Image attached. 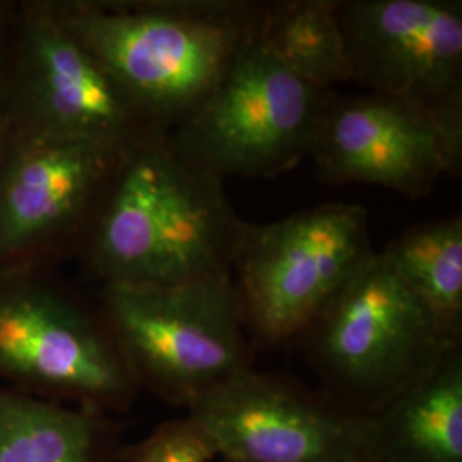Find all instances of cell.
<instances>
[{
    "instance_id": "cell-19",
    "label": "cell",
    "mask_w": 462,
    "mask_h": 462,
    "mask_svg": "<svg viewBox=\"0 0 462 462\" xmlns=\"http://www.w3.org/2000/svg\"><path fill=\"white\" fill-rule=\"evenodd\" d=\"M5 137H7V124H5V118H4L2 112H0V152H2V148H4Z\"/></svg>"
},
{
    "instance_id": "cell-8",
    "label": "cell",
    "mask_w": 462,
    "mask_h": 462,
    "mask_svg": "<svg viewBox=\"0 0 462 462\" xmlns=\"http://www.w3.org/2000/svg\"><path fill=\"white\" fill-rule=\"evenodd\" d=\"M332 95L300 81L255 36L166 139L223 180L278 177L310 156Z\"/></svg>"
},
{
    "instance_id": "cell-7",
    "label": "cell",
    "mask_w": 462,
    "mask_h": 462,
    "mask_svg": "<svg viewBox=\"0 0 462 462\" xmlns=\"http://www.w3.org/2000/svg\"><path fill=\"white\" fill-rule=\"evenodd\" d=\"M368 213L328 202L244 225L231 278L254 346H300L334 295L374 255Z\"/></svg>"
},
{
    "instance_id": "cell-13",
    "label": "cell",
    "mask_w": 462,
    "mask_h": 462,
    "mask_svg": "<svg viewBox=\"0 0 462 462\" xmlns=\"http://www.w3.org/2000/svg\"><path fill=\"white\" fill-rule=\"evenodd\" d=\"M114 414L0 389V462H118Z\"/></svg>"
},
{
    "instance_id": "cell-14",
    "label": "cell",
    "mask_w": 462,
    "mask_h": 462,
    "mask_svg": "<svg viewBox=\"0 0 462 462\" xmlns=\"http://www.w3.org/2000/svg\"><path fill=\"white\" fill-rule=\"evenodd\" d=\"M372 420L379 462H462V345Z\"/></svg>"
},
{
    "instance_id": "cell-11",
    "label": "cell",
    "mask_w": 462,
    "mask_h": 462,
    "mask_svg": "<svg viewBox=\"0 0 462 462\" xmlns=\"http://www.w3.org/2000/svg\"><path fill=\"white\" fill-rule=\"evenodd\" d=\"M353 81L429 110L462 152L461 0H339Z\"/></svg>"
},
{
    "instance_id": "cell-2",
    "label": "cell",
    "mask_w": 462,
    "mask_h": 462,
    "mask_svg": "<svg viewBox=\"0 0 462 462\" xmlns=\"http://www.w3.org/2000/svg\"><path fill=\"white\" fill-rule=\"evenodd\" d=\"M149 124L175 131L257 36L255 0H50Z\"/></svg>"
},
{
    "instance_id": "cell-3",
    "label": "cell",
    "mask_w": 462,
    "mask_h": 462,
    "mask_svg": "<svg viewBox=\"0 0 462 462\" xmlns=\"http://www.w3.org/2000/svg\"><path fill=\"white\" fill-rule=\"evenodd\" d=\"M461 345L440 329L382 252L334 295L300 343L320 391L366 416Z\"/></svg>"
},
{
    "instance_id": "cell-4",
    "label": "cell",
    "mask_w": 462,
    "mask_h": 462,
    "mask_svg": "<svg viewBox=\"0 0 462 462\" xmlns=\"http://www.w3.org/2000/svg\"><path fill=\"white\" fill-rule=\"evenodd\" d=\"M99 310L139 389L189 410L254 368L231 276L166 288L101 286Z\"/></svg>"
},
{
    "instance_id": "cell-10",
    "label": "cell",
    "mask_w": 462,
    "mask_h": 462,
    "mask_svg": "<svg viewBox=\"0 0 462 462\" xmlns=\"http://www.w3.org/2000/svg\"><path fill=\"white\" fill-rule=\"evenodd\" d=\"M223 462H379L372 416L255 368L187 410Z\"/></svg>"
},
{
    "instance_id": "cell-12",
    "label": "cell",
    "mask_w": 462,
    "mask_h": 462,
    "mask_svg": "<svg viewBox=\"0 0 462 462\" xmlns=\"http://www.w3.org/2000/svg\"><path fill=\"white\" fill-rule=\"evenodd\" d=\"M309 158L330 185H377L411 200L462 170L461 151L429 110L375 93L332 95Z\"/></svg>"
},
{
    "instance_id": "cell-18",
    "label": "cell",
    "mask_w": 462,
    "mask_h": 462,
    "mask_svg": "<svg viewBox=\"0 0 462 462\" xmlns=\"http://www.w3.org/2000/svg\"><path fill=\"white\" fill-rule=\"evenodd\" d=\"M14 11H16V2L0 0V81H2L5 51H7V42H9L13 19H14Z\"/></svg>"
},
{
    "instance_id": "cell-5",
    "label": "cell",
    "mask_w": 462,
    "mask_h": 462,
    "mask_svg": "<svg viewBox=\"0 0 462 462\" xmlns=\"http://www.w3.org/2000/svg\"><path fill=\"white\" fill-rule=\"evenodd\" d=\"M7 131L131 152L165 137L50 0L16 2L0 81Z\"/></svg>"
},
{
    "instance_id": "cell-1",
    "label": "cell",
    "mask_w": 462,
    "mask_h": 462,
    "mask_svg": "<svg viewBox=\"0 0 462 462\" xmlns=\"http://www.w3.org/2000/svg\"><path fill=\"white\" fill-rule=\"evenodd\" d=\"M225 180L165 137L118 166L78 255L101 286L166 288L231 276L245 221Z\"/></svg>"
},
{
    "instance_id": "cell-6",
    "label": "cell",
    "mask_w": 462,
    "mask_h": 462,
    "mask_svg": "<svg viewBox=\"0 0 462 462\" xmlns=\"http://www.w3.org/2000/svg\"><path fill=\"white\" fill-rule=\"evenodd\" d=\"M0 380L108 414L125 413L141 393L99 307L50 269L0 271Z\"/></svg>"
},
{
    "instance_id": "cell-16",
    "label": "cell",
    "mask_w": 462,
    "mask_h": 462,
    "mask_svg": "<svg viewBox=\"0 0 462 462\" xmlns=\"http://www.w3.org/2000/svg\"><path fill=\"white\" fill-rule=\"evenodd\" d=\"M382 254L440 329L462 343V216L411 226Z\"/></svg>"
},
{
    "instance_id": "cell-17",
    "label": "cell",
    "mask_w": 462,
    "mask_h": 462,
    "mask_svg": "<svg viewBox=\"0 0 462 462\" xmlns=\"http://www.w3.org/2000/svg\"><path fill=\"white\" fill-rule=\"evenodd\" d=\"M217 450L190 416L166 421L146 439L122 447L118 462H213Z\"/></svg>"
},
{
    "instance_id": "cell-15",
    "label": "cell",
    "mask_w": 462,
    "mask_h": 462,
    "mask_svg": "<svg viewBox=\"0 0 462 462\" xmlns=\"http://www.w3.org/2000/svg\"><path fill=\"white\" fill-rule=\"evenodd\" d=\"M339 0L264 2L257 40L300 81L332 91L353 81Z\"/></svg>"
},
{
    "instance_id": "cell-9",
    "label": "cell",
    "mask_w": 462,
    "mask_h": 462,
    "mask_svg": "<svg viewBox=\"0 0 462 462\" xmlns=\"http://www.w3.org/2000/svg\"><path fill=\"white\" fill-rule=\"evenodd\" d=\"M127 154L7 131L0 152V271L50 269L78 257Z\"/></svg>"
}]
</instances>
